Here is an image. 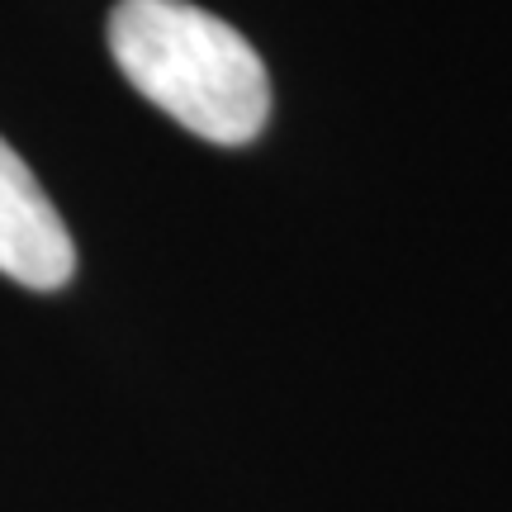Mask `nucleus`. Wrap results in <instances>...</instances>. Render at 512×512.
<instances>
[{
    "mask_svg": "<svg viewBox=\"0 0 512 512\" xmlns=\"http://www.w3.org/2000/svg\"><path fill=\"white\" fill-rule=\"evenodd\" d=\"M76 271L72 233L15 147L0 138V275L29 290H62Z\"/></svg>",
    "mask_w": 512,
    "mask_h": 512,
    "instance_id": "2",
    "label": "nucleus"
},
{
    "mask_svg": "<svg viewBox=\"0 0 512 512\" xmlns=\"http://www.w3.org/2000/svg\"><path fill=\"white\" fill-rule=\"evenodd\" d=\"M110 53L128 86L181 128L242 147L271 119V76L247 38L185 0H119Z\"/></svg>",
    "mask_w": 512,
    "mask_h": 512,
    "instance_id": "1",
    "label": "nucleus"
}]
</instances>
